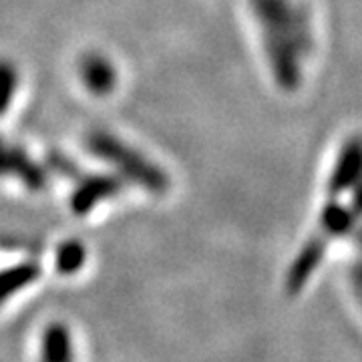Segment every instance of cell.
<instances>
[{
  "label": "cell",
  "instance_id": "1",
  "mask_svg": "<svg viewBox=\"0 0 362 362\" xmlns=\"http://www.w3.org/2000/svg\"><path fill=\"white\" fill-rule=\"evenodd\" d=\"M250 8L276 85L282 90H296L314 49L310 13L298 0H250Z\"/></svg>",
  "mask_w": 362,
  "mask_h": 362
},
{
  "label": "cell",
  "instance_id": "2",
  "mask_svg": "<svg viewBox=\"0 0 362 362\" xmlns=\"http://www.w3.org/2000/svg\"><path fill=\"white\" fill-rule=\"evenodd\" d=\"M349 202H344L338 194L326 192L324 194V207L320 211L318 226L312 230L310 240L302 247L300 256L294 262L292 270L288 274V288L298 290L308 280L316 264L324 256L326 247L338 235L346 233L362 218V177L349 187Z\"/></svg>",
  "mask_w": 362,
  "mask_h": 362
},
{
  "label": "cell",
  "instance_id": "3",
  "mask_svg": "<svg viewBox=\"0 0 362 362\" xmlns=\"http://www.w3.org/2000/svg\"><path fill=\"white\" fill-rule=\"evenodd\" d=\"M85 145L93 156L113 165L121 175L147 189L149 194L159 195L169 189L168 173L156 165L149 157L143 156L141 151L131 147L129 143L121 141L113 133L101 129L90 131L85 137Z\"/></svg>",
  "mask_w": 362,
  "mask_h": 362
},
{
  "label": "cell",
  "instance_id": "4",
  "mask_svg": "<svg viewBox=\"0 0 362 362\" xmlns=\"http://www.w3.org/2000/svg\"><path fill=\"white\" fill-rule=\"evenodd\" d=\"M0 177L18 180L33 192L45 189L49 180L47 171L18 143L8 141L2 135H0Z\"/></svg>",
  "mask_w": 362,
  "mask_h": 362
},
{
  "label": "cell",
  "instance_id": "5",
  "mask_svg": "<svg viewBox=\"0 0 362 362\" xmlns=\"http://www.w3.org/2000/svg\"><path fill=\"white\" fill-rule=\"evenodd\" d=\"M75 180H77V187L71 195V206L77 216L89 214L97 204H101L109 197H115L123 189L121 181L109 175H81L78 171Z\"/></svg>",
  "mask_w": 362,
  "mask_h": 362
},
{
  "label": "cell",
  "instance_id": "6",
  "mask_svg": "<svg viewBox=\"0 0 362 362\" xmlns=\"http://www.w3.org/2000/svg\"><path fill=\"white\" fill-rule=\"evenodd\" d=\"M81 78L85 83V87L93 95H109L115 89L117 85V71L113 63L109 59H105L103 54H85V59L78 65Z\"/></svg>",
  "mask_w": 362,
  "mask_h": 362
},
{
  "label": "cell",
  "instance_id": "7",
  "mask_svg": "<svg viewBox=\"0 0 362 362\" xmlns=\"http://www.w3.org/2000/svg\"><path fill=\"white\" fill-rule=\"evenodd\" d=\"M39 270L30 264H25V266H16L13 270H6L0 274V300L11 294L14 290L23 288L25 284H28L30 280L37 278Z\"/></svg>",
  "mask_w": 362,
  "mask_h": 362
},
{
  "label": "cell",
  "instance_id": "8",
  "mask_svg": "<svg viewBox=\"0 0 362 362\" xmlns=\"http://www.w3.org/2000/svg\"><path fill=\"white\" fill-rule=\"evenodd\" d=\"M18 71L11 61H0V115L13 103L18 89Z\"/></svg>",
  "mask_w": 362,
  "mask_h": 362
},
{
  "label": "cell",
  "instance_id": "9",
  "mask_svg": "<svg viewBox=\"0 0 362 362\" xmlns=\"http://www.w3.org/2000/svg\"><path fill=\"white\" fill-rule=\"evenodd\" d=\"M85 258V250L77 242H69L59 250V270L61 272H73L77 270L83 264Z\"/></svg>",
  "mask_w": 362,
  "mask_h": 362
}]
</instances>
